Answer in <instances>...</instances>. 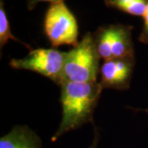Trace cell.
I'll list each match as a JSON object with an SVG mask.
<instances>
[{
  "label": "cell",
  "instance_id": "8fae6325",
  "mask_svg": "<svg viewBox=\"0 0 148 148\" xmlns=\"http://www.w3.org/2000/svg\"><path fill=\"white\" fill-rule=\"evenodd\" d=\"M64 0H27V8L29 10H33L38 3L41 2H49L50 3L57 2H64Z\"/></svg>",
  "mask_w": 148,
  "mask_h": 148
},
{
  "label": "cell",
  "instance_id": "6da1fadb",
  "mask_svg": "<svg viewBox=\"0 0 148 148\" xmlns=\"http://www.w3.org/2000/svg\"><path fill=\"white\" fill-rule=\"evenodd\" d=\"M60 86L62 121L52 137V142H56L66 132L92 122L94 111L104 89L97 82L84 83L65 82Z\"/></svg>",
  "mask_w": 148,
  "mask_h": 148
},
{
  "label": "cell",
  "instance_id": "8992f818",
  "mask_svg": "<svg viewBox=\"0 0 148 148\" xmlns=\"http://www.w3.org/2000/svg\"><path fill=\"white\" fill-rule=\"evenodd\" d=\"M135 63V56L105 60L100 69L102 87L120 90L128 89Z\"/></svg>",
  "mask_w": 148,
  "mask_h": 148
},
{
  "label": "cell",
  "instance_id": "3957f363",
  "mask_svg": "<svg viewBox=\"0 0 148 148\" xmlns=\"http://www.w3.org/2000/svg\"><path fill=\"white\" fill-rule=\"evenodd\" d=\"M43 27L53 47L64 45L75 47L79 43L77 21L64 2L50 3L45 15Z\"/></svg>",
  "mask_w": 148,
  "mask_h": 148
},
{
  "label": "cell",
  "instance_id": "7a4b0ae2",
  "mask_svg": "<svg viewBox=\"0 0 148 148\" xmlns=\"http://www.w3.org/2000/svg\"><path fill=\"white\" fill-rule=\"evenodd\" d=\"M100 58L93 35L90 32L86 33L77 45L65 53L62 83L97 82L101 69Z\"/></svg>",
  "mask_w": 148,
  "mask_h": 148
},
{
  "label": "cell",
  "instance_id": "277c9868",
  "mask_svg": "<svg viewBox=\"0 0 148 148\" xmlns=\"http://www.w3.org/2000/svg\"><path fill=\"white\" fill-rule=\"evenodd\" d=\"M132 29V26L123 24H110L99 27L92 35L101 58L108 60L135 56Z\"/></svg>",
  "mask_w": 148,
  "mask_h": 148
},
{
  "label": "cell",
  "instance_id": "30bf717a",
  "mask_svg": "<svg viewBox=\"0 0 148 148\" xmlns=\"http://www.w3.org/2000/svg\"><path fill=\"white\" fill-rule=\"evenodd\" d=\"M143 17V29L140 33V36L138 37V40H139V42L143 43V44H148V2Z\"/></svg>",
  "mask_w": 148,
  "mask_h": 148
},
{
  "label": "cell",
  "instance_id": "5b68a950",
  "mask_svg": "<svg viewBox=\"0 0 148 148\" xmlns=\"http://www.w3.org/2000/svg\"><path fill=\"white\" fill-rule=\"evenodd\" d=\"M65 53L55 49H36L32 50L25 58L12 59L9 65L12 69L36 72L60 86Z\"/></svg>",
  "mask_w": 148,
  "mask_h": 148
},
{
  "label": "cell",
  "instance_id": "ba28073f",
  "mask_svg": "<svg viewBox=\"0 0 148 148\" xmlns=\"http://www.w3.org/2000/svg\"><path fill=\"white\" fill-rule=\"evenodd\" d=\"M147 2L148 0H105V4L127 14L143 16Z\"/></svg>",
  "mask_w": 148,
  "mask_h": 148
},
{
  "label": "cell",
  "instance_id": "9c48e42d",
  "mask_svg": "<svg viewBox=\"0 0 148 148\" xmlns=\"http://www.w3.org/2000/svg\"><path fill=\"white\" fill-rule=\"evenodd\" d=\"M9 40H13L15 41H17L31 49V46H29L24 42L20 41L17 38L12 35V31H11L10 22L8 21V18L6 14V11L4 9L3 2V0H1L0 2V46H1V49L5 45Z\"/></svg>",
  "mask_w": 148,
  "mask_h": 148
},
{
  "label": "cell",
  "instance_id": "7c38bea8",
  "mask_svg": "<svg viewBox=\"0 0 148 148\" xmlns=\"http://www.w3.org/2000/svg\"><path fill=\"white\" fill-rule=\"evenodd\" d=\"M98 141H99V133L96 131V132H95V138H94V140H93V143L90 145V147L89 148H97Z\"/></svg>",
  "mask_w": 148,
  "mask_h": 148
},
{
  "label": "cell",
  "instance_id": "52a82bcc",
  "mask_svg": "<svg viewBox=\"0 0 148 148\" xmlns=\"http://www.w3.org/2000/svg\"><path fill=\"white\" fill-rule=\"evenodd\" d=\"M0 148H43L39 136L27 126H15L0 138Z\"/></svg>",
  "mask_w": 148,
  "mask_h": 148
},
{
  "label": "cell",
  "instance_id": "4fadbf2b",
  "mask_svg": "<svg viewBox=\"0 0 148 148\" xmlns=\"http://www.w3.org/2000/svg\"><path fill=\"white\" fill-rule=\"evenodd\" d=\"M135 111H143V112H146L148 114V109H140V110H134Z\"/></svg>",
  "mask_w": 148,
  "mask_h": 148
}]
</instances>
